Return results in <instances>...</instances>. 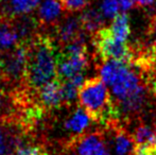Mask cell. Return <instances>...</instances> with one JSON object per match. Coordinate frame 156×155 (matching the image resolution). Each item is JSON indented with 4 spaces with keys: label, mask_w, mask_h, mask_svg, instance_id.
<instances>
[{
    "label": "cell",
    "mask_w": 156,
    "mask_h": 155,
    "mask_svg": "<svg viewBox=\"0 0 156 155\" xmlns=\"http://www.w3.org/2000/svg\"><path fill=\"white\" fill-rule=\"evenodd\" d=\"M84 32L82 28V23L80 20V16H68L60 21L54 28V41L55 45L58 44L56 48L60 49L67 44L71 43L76 38H78L81 34Z\"/></svg>",
    "instance_id": "ba28073f"
},
{
    "label": "cell",
    "mask_w": 156,
    "mask_h": 155,
    "mask_svg": "<svg viewBox=\"0 0 156 155\" xmlns=\"http://www.w3.org/2000/svg\"><path fill=\"white\" fill-rule=\"evenodd\" d=\"M153 3H154V11L156 12V0H154V2H153Z\"/></svg>",
    "instance_id": "4316f807"
},
{
    "label": "cell",
    "mask_w": 156,
    "mask_h": 155,
    "mask_svg": "<svg viewBox=\"0 0 156 155\" xmlns=\"http://www.w3.org/2000/svg\"><path fill=\"white\" fill-rule=\"evenodd\" d=\"M100 11L105 18H114L120 11L119 0H102L100 4Z\"/></svg>",
    "instance_id": "d6986e66"
},
{
    "label": "cell",
    "mask_w": 156,
    "mask_h": 155,
    "mask_svg": "<svg viewBox=\"0 0 156 155\" xmlns=\"http://www.w3.org/2000/svg\"><path fill=\"white\" fill-rule=\"evenodd\" d=\"M60 1L62 3L63 10L66 13L72 14V13L86 9L90 0H60Z\"/></svg>",
    "instance_id": "ffe728a7"
},
{
    "label": "cell",
    "mask_w": 156,
    "mask_h": 155,
    "mask_svg": "<svg viewBox=\"0 0 156 155\" xmlns=\"http://www.w3.org/2000/svg\"><path fill=\"white\" fill-rule=\"evenodd\" d=\"M151 32H152L153 36L156 38V16L153 18L152 23H151Z\"/></svg>",
    "instance_id": "cb8c5ba5"
},
{
    "label": "cell",
    "mask_w": 156,
    "mask_h": 155,
    "mask_svg": "<svg viewBox=\"0 0 156 155\" xmlns=\"http://www.w3.org/2000/svg\"><path fill=\"white\" fill-rule=\"evenodd\" d=\"M93 43L97 53L101 60H117L122 62H131L133 53L126 46L113 35L109 28H101L94 34Z\"/></svg>",
    "instance_id": "5b68a950"
},
{
    "label": "cell",
    "mask_w": 156,
    "mask_h": 155,
    "mask_svg": "<svg viewBox=\"0 0 156 155\" xmlns=\"http://www.w3.org/2000/svg\"><path fill=\"white\" fill-rule=\"evenodd\" d=\"M134 5L133 0H119V8L121 13H125L129 11Z\"/></svg>",
    "instance_id": "7402d4cb"
},
{
    "label": "cell",
    "mask_w": 156,
    "mask_h": 155,
    "mask_svg": "<svg viewBox=\"0 0 156 155\" xmlns=\"http://www.w3.org/2000/svg\"><path fill=\"white\" fill-rule=\"evenodd\" d=\"M112 130V135L108 143L113 155H131L135 150V143L132 135L127 134L124 130L118 125L108 126ZM107 138V137H106Z\"/></svg>",
    "instance_id": "7c38bea8"
},
{
    "label": "cell",
    "mask_w": 156,
    "mask_h": 155,
    "mask_svg": "<svg viewBox=\"0 0 156 155\" xmlns=\"http://www.w3.org/2000/svg\"><path fill=\"white\" fill-rule=\"evenodd\" d=\"M99 72L101 80L111 88L116 103L123 101L144 86L137 73L122 61H103Z\"/></svg>",
    "instance_id": "3957f363"
},
{
    "label": "cell",
    "mask_w": 156,
    "mask_h": 155,
    "mask_svg": "<svg viewBox=\"0 0 156 155\" xmlns=\"http://www.w3.org/2000/svg\"><path fill=\"white\" fill-rule=\"evenodd\" d=\"M134 3H136L139 6H149L154 2V0H133Z\"/></svg>",
    "instance_id": "603a6c76"
},
{
    "label": "cell",
    "mask_w": 156,
    "mask_h": 155,
    "mask_svg": "<svg viewBox=\"0 0 156 155\" xmlns=\"http://www.w3.org/2000/svg\"><path fill=\"white\" fill-rule=\"evenodd\" d=\"M84 83V75L74 76V77L62 81V95L63 104L66 106L71 105L79 95V89Z\"/></svg>",
    "instance_id": "2e32d148"
},
{
    "label": "cell",
    "mask_w": 156,
    "mask_h": 155,
    "mask_svg": "<svg viewBox=\"0 0 156 155\" xmlns=\"http://www.w3.org/2000/svg\"><path fill=\"white\" fill-rule=\"evenodd\" d=\"M152 88H153V93H155V96H156V79L154 80V82H153Z\"/></svg>",
    "instance_id": "484cf974"
},
{
    "label": "cell",
    "mask_w": 156,
    "mask_h": 155,
    "mask_svg": "<svg viewBox=\"0 0 156 155\" xmlns=\"http://www.w3.org/2000/svg\"><path fill=\"white\" fill-rule=\"evenodd\" d=\"M64 149L76 155H113L106 136L100 131L72 137L64 143Z\"/></svg>",
    "instance_id": "8992f818"
},
{
    "label": "cell",
    "mask_w": 156,
    "mask_h": 155,
    "mask_svg": "<svg viewBox=\"0 0 156 155\" xmlns=\"http://www.w3.org/2000/svg\"><path fill=\"white\" fill-rule=\"evenodd\" d=\"M19 44V37L10 19H0V47L8 50Z\"/></svg>",
    "instance_id": "e0dca14e"
},
{
    "label": "cell",
    "mask_w": 156,
    "mask_h": 155,
    "mask_svg": "<svg viewBox=\"0 0 156 155\" xmlns=\"http://www.w3.org/2000/svg\"><path fill=\"white\" fill-rule=\"evenodd\" d=\"M37 103L45 111H51L63 105L62 81L55 78L36 90Z\"/></svg>",
    "instance_id": "9c48e42d"
},
{
    "label": "cell",
    "mask_w": 156,
    "mask_h": 155,
    "mask_svg": "<svg viewBox=\"0 0 156 155\" xmlns=\"http://www.w3.org/2000/svg\"><path fill=\"white\" fill-rule=\"evenodd\" d=\"M135 147L144 148L156 152V125L140 123L134 129L132 135Z\"/></svg>",
    "instance_id": "5bb4252c"
},
{
    "label": "cell",
    "mask_w": 156,
    "mask_h": 155,
    "mask_svg": "<svg viewBox=\"0 0 156 155\" xmlns=\"http://www.w3.org/2000/svg\"><path fill=\"white\" fill-rule=\"evenodd\" d=\"M63 6L60 0H43L37 11V23L39 27H56L61 21Z\"/></svg>",
    "instance_id": "30bf717a"
},
{
    "label": "cell",
    "mask_w": 156,
    "mask_h": 155,
    "mask_svg": "<svg viewBox=\"0 0 156 155\" xmlns=\"http://www.w3.org/2000/svg\"><path fill=\"white\" fill-rule=\"evenodd\" d=\"M3 103H4V95H3V93L0 90V110H1L2 106H3Z\"/></svg>",
    "instance_id": "d4e9b609"
},
{
    "label": "cell",
    "mask_w": 156,
    "mask_h": 155,
    "mask_svg": "<svg viewBox=\"0 0 156 155\" xmlns=\"http://www.w3.org/2000/svg\"><path fill=\"white\" fill-rule=\"evenodd\" d=\"M39 2L41 0H0V19H12L30 14Z\"/></svg>",
    "instance_id": "8fae6325"
},
{
    "label": "cell",
    "mask_w": 156,
    "mask_h": 155,
    "mask_svg": "<svg viewBox=\"0 0 156 155\" xmlns=\"http://www.w3.org/2000/svg\"><path fill=\"white\" fill-rule=\"evenodd\" d=\"M111 31L113 35L121 41H126L129 38L131 29H129V16L125 13H119L113 18V23L111 26Z\"/></svg>",
    "instance_id": "ac0fdd59"
},
{
    "label": "cell",
    "mask_w": 156,
    "mask_h": 155,
    "mask_svg": "<svg viewBox=\"0 0 156 155\" xmlns=\"http://www.w3.org/2000/svg\"><path fill=\"white\" fill-rule=\"evenodd\" d=\"M0 75H1V72H0Z\"/></svg>",
    "instance_id": "83f0119b"
},
{
    "label": "cell",
    "mask_w": 156,
    "mask_h": 155,
    "mask_svg": "<svg viewBox=\"0 0 156 155\" xmlns=\"http://www.w3.org/2000/svg\"><path fill=\"white\" fill-rule=\"evenodd\" d=\"M28 62V44L19 43L17 46L3 50L0 55V72L4 83L12 86L25 84Z\"/></svg>",
    "instance_id": "277c9868"
},
{
    "label": "cell",
    "mask_w": 156,
    "mask_h": 155,
    "mask_svg": "<svg viewBox=\"0 0 156 155\" xmlns=\"http://www.w3.org/2000/svg\"><path fill=\"white\" fill-rule=\"evenodd\" d=\"M93 121L94 120L87 114V112L84 108L78 107L72 114H70L65 119L64 129H65V131L71 134L72 138V137L86 133V131L89 129Z\"/></svg>",
    "instance_id": "4fadbf2b"
},
{
    "label": "cell",
    "mask_w": 156,
    "mask_h": 155,
    "mask_svg": "<svg viewBox=\"0 0 156 155\" xmlns=\"http://www.w3.org/2000/svg\"><path fill=\"white\" fill-rule=\"evenodd\" d=\"M58 48L51 36L38 33L28 44L26 87L37 90L58 76Z\"/></svg>",
    "instance_id": "6da1fadb"
},
{
    "label": "cell",
    "mask_w": 156,
    "mask_h": 155,
    "mask_svg": "<svg viewBox=\"0 0 156 155\" xmlns=\"http://www.w3.org/2000/svg\"><path fill=\"white\" fill-rule=\"evenodd\" d=\"M87 53L74 55H58V79L65 81L83 73L88 67Z\"/></svg>",
    "instance_id": "52a82bcc"
},
{
    "label": "cell",
    "mask_w": 156,
    "mask_h": 155,
    "mask_svg": "<svg viewBox=\"0 0 156 155\" xmlns=\"http://www.w3.org/2000/svg\"><path fill=\"white\" fill-rule=\"evenodd\" d=\"M9 126L0 121V155H9Z\"/></svg>",
    "instance_id": "44dd1931"
},
{
    "label": "cell",
    "mask_w": 156,
    "mask_h": 155,
    "mask_svg": "<svg viewBox=\"0 0 156 155\" xmlns=\"http://www.w3.org/2000/svg\"><path fill=\"white\" fill-rule=\"evenodd\" d=\"M79 101L91 119L107 126L116 125L119 114L115 107L107 86L101 78L84 81L79 89Z\"/></svg>",
    "instance_id": "7a4b0ae2"
},
{
    "label": "cell",
    "mask_w": 156,
    "mask_h": 155,
    "mask_svg": "<svg viewBox=\"0 0 156 155\" xmlns=\"http://www.w3.org/2000/svg\"><path fill=\"white\" fill-rule=\"evenodd\" d=\"M104 18L101 11L94 8L85 9L84 12L80 15L82 28L87 34H94L98 30L103 28L105 23Z\"/></svg>",
    "instance_id": "9a60e30c"
}]
</instances>
